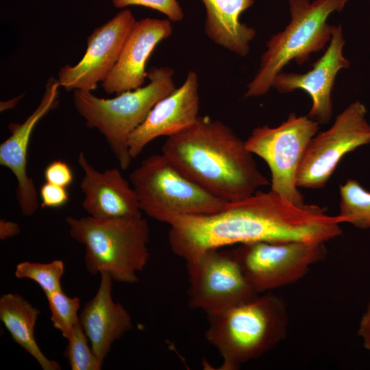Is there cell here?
<instances>
[{
	"label": "cell",
	"mask_w": 370,
	"mask_h": 370,
	"mask_svg": "<svg viewBox=\"0 0 370 370\" xmlns=\"http://www.w3.org/2000/svg\"><path fill=\"white\" fill-rule=\"evenodd\" d=\"M198 86L197 74L189 70L183 84L153 106L145 120L128 137L132 159L136 158L155 138L181 133L197 121Z\"/></svg>",
	"instance_id": "5bb4252c"
},
{
	"label": "cell",
	"mask_w": 370,
	"mask_h": 370,
	"mask_svg": "<svg viewBox=\"0 0 370 370\" xmlns=\"http://www.w3.org/2000/svg\"><path fill=\"white\" fill-rule=\"evenodd\" d=\"M347 1L289 0L290 22L267 41L260 67L247 84L245 97L265 95L275 75L291 61L303 64L312 53L322 50L330 41L335 27L327 23L328 17L334 12H341Z\"/></svg>",
	"instance_id": "8992f818"
},
{
	"label": "cell",
	"mask_w": 370,
	"mask_h": 370,
	"mask_svg": "<svg viewBox=\"0 0 370 370\" xmlns=\"http://www.w3.org/2000/svg\"><path fill=\"white\" fill-rule=\"evenodd\" d=\"M45 296L51 312L52 324L67 340L73 330L80 323L77 314L80 299L77 297H69L62 290Z\"/></svg>",
	"instance_id": "7402d4cb"
},
{
	"label": "cell",
	"mask_w": 370,
	"mask_h": 370,
	"mask_svg": "<svg viewBox=\"0 0 370 370\" xmlns=\"http://www.w3.org/2000/svg\"><path fill=\"white\" fill-rule=\"evenodd\" d=\"M21 230L19 225L16 222L0 220V239L5 240L14 237L20 234Z\"/></svg>",
	"instance_id": "f1b7e54d"
},
{
	"label": "cell",
	"mask_w": 370,
	"mask_h": 370,
	"mask_svg": "<svg viewBox=\"0 0 370 370\" xmlns=\"http://www.w3.org/2000/svg\"><path fill=\"white\" fill-rule=\"evenodd\" d=\"M60 86L58 79L54 77L47 79L37 108L22 123L9 124L11 134L0 145V164L9 169L16 179V197L24 216H32L39 207L34 182L27 172L31 136L39 121L57 106Z\"/></svg>",
	"instance_id": "9a60e30c"
},
{
	"label": "cell",
	"mask_w": 370,
	"mask_h": 370,
	"mask_svg": "<svg viewBox=\"0 0 370 370\" xmlns=\"http://www.w3.org/2000/svg\"><path fill=\"white\" fill-rule=\"evenodd\" d=\"M129 181L141 211L167 224L177 217L217 212L227 203L182 175L162 153L143 160Z\"/></svg>",
	"instance_id": "52a82bcc"
},
{
	"label": "cell",
	"mask_w": 370,
	"mask_h": 370,
	"mask_svg": "<svg viewBox=\"0 0 370 370\" xmlns=\"http://www.w3.org/2000/svg\"><path fill=\"white\" fill-rule=\"evenodd\" d=\"M336 216L314 204H294L270 190L227 202L220 211L181 216L169 225L173 252L186 261L210 249L259 241L324 243L342 233Z\"/></svg>",
	"instance_id": "6da1fadb"
},
{
	"label": "cell",
	"mask_w": 370,
	"mask_h": 370,
	"mask_svg": "<svg viewBox=\"0 0 370 370\" xmlns=\"http://www.w3.org/2000/svg\"><path fill=\"white\" fill-rule=\"evenodd\" d=\"M136 21L132 11L124 8L95 29L88 37L86 51L81 60L60 69L58 79L60 86L66 91L96 89L115 66Z\"/></svg>",
	"instance_id": "7c38bea8"
},
{
	"label": "cell",
	"mask_w": 370,
	"mask_h": 370,
	"mask_svg": "<svg viewBox=\"0 0 370 370\" xmlns=\"http://www.w3.org/2000/svg\"><path fill=\"white\" fill-rule=\"evenodd\" d=\"M186 262L192 308L210 315L258 294L249 284L232 250L210 249Z\"/></svg>",
	"instance_id": "8fae6325"
},
{
	"label": "cell",
	"mask_w": 370,
	"mask_h": 370,
	"mask_svg": "<svg viewBox=\"0 0 370 370\" xmlns=\"http://www.w3.org/2000/svg\"><path fill=\"white\" fill-rule=\"evenodd\" d=\"M345 40L341 25L335 26L330 44L323 55L305 73L280 72L274 77L271 88L280 93L301 89L311 98L312 106L307 115L319 124L325 125L331 119V93L337 73L348 69L349 61L343 54Z\"/></svg>",
	"instance_id": "4fadbf2b"
},
{
	"label": "cell",
	"mask_w": 370,
	"mask_h": 370,
	"mask_svg": "<svg viewBox=\"0 0 370 370\" xmlns=\"http://www.w3.org/2000/svg\"><path fill=\"white\" fill-rule=\"evenodd\" d=\"M44 177L47 182L66 188L73 181V173L67 163L58 160L50 162L46 166Z\"/></svg>",
	"instance_id": "4316f807"
},
{
	"label": "cell",
	"mask_w": 370,
	"mask_h": 370,
	"mask_svg": "<svg viewBox=\"0 0 370 370\" xmlns=\"http://www.w3.org/2000/svg\"><path fill=\"white\" fill-rule=\"evenodd\" d=\"M42 208H56L64 206L69 199L66 188L45 182L40 189Z\"/></svg>",
	"instance_id": "484cf974"
},
{
	"label": "cell",
	"mask_w": 370,
	"mask_h": 370,
	"mask_svg": "<svg viewBox=\"0 0 370 370\" xmlns=\"http://www.w3.org/2000/svg\"><path fill=\"white\" fill-rule=\"evenodd\" d=\"M116 8H126L131 5H140L165 14L172 21H181L184 16L177 0H112Z\"/></svg>",
	"instance_id": "d4e9b609"
},
{
	"label": "cell",
	"mask_w": 370,
	"mask_h": 370,
	"mask_svg": "<svg viewBox=\"0 0 370 370\" xmlns=\"http://www.w3.org/2000/svg\"><path fill=\"white\" fill-rule=\"evenodd\" d=\"M324 243L259 241L232 250L246 280L258 294L301 280L326 254Z\"/></svg>",
	"instance_id": "9c48e42d"
},
{
	"label": "cell",
	"mask_w": 370,
	"mask_h": 370,
	"mask_svg": "<svg viewBox=\"0 0 370 370\" xmlns=\"http://www.w3.org/2000/svg\"><path fill=\"white\" fill-rule=\"evenodd\" d=\"M164 154L190 180L226 201H238L270 184L245 145L227 125L208 116L167 137Z\"/></svg>",
	"instance_id": "7a4b0ae2"
},
{
	"label": "cell",
	"mask_w": 370,
	"mask_h": 370,
	"mask_svg": "<svg viewBox=\"0 0 370 370\" xmlns=\"http://www.w3.org/2000/svg\"><path fill=\"white\" fill-rule=\"evenodd\" d=\"M173 75L171 68L152 67L147 72V85L112 99L100 98L90 91L73 90L77 112L87 127L103 135L121 169H127L132 160L127 145L130 134L160 100L176 89Z\"/></svg>",
	"instance_id": "5b68a950"
},
{
	"label": "cell",
	"mask_w": 370,
	"mask_h": 370,
	"mask_svg": "<svg viewBox=\"0 0 370 370\" xmlns=\"http://www.w3.org/2000/svg\"><path fill=\"white\" fill-rule=\"evenodd\" d=\"M77 162L84 173L79 184L84 194L82 206L89 216L95 219L142 216L136 192L119 169L99 171L82 151Z\"/></svg>",
	"instance_id": "e0dca14e"
},
{
	"label": "cell",
	"mask_w": 370,
	"mask_h": 370,
	"mask_svg": "<svg viewBox=\"0 0 370 370\" xmlns=\"http://www.w3.org/2000/svg\"><path fill=\"white\" fill-rule=\"evenodd\" d=\"M40 310L21 295L5 293L0 297V319L12 340L29 354L43 370H60V365L48 358L36 343L34 328Z\"/></svg>",
	"instance_id": "ffe728a7"
},
{
	"label": "cell",
	"mask_w": 370,
	"mask_h": 370,
	"mask_svg": "<svg viewBox=\"0 0 370 370\" xmlns=\"http://www.w3.org/2000/svg\"><path fill=\"white\" fill-rule=\"evenodd\" d=\"M206 8L204 30L217 45L244 57L256 30L240 21L241 14L254 0H201Z\"/></svg>",
	"instance_id": "d6986e66"
},
{
	"label": "cell",
	"mask_w": 370,
	"mask_h": 370,
	"mask_svg": "<svg viewBox=\"0 0 370 370\" xmlns=\"http://www.w3.org/2000/svg\"><path fill=\"white\" fill-rule=\"evenodd\" d=\"M72 238L85 247L91 275L108 273L113 281L133 284L149 259V227L140 217L65 218Z\"/></svg>",
	"instance_id": "277c9868"
},
{
	"label": "cell",
	"mask_w": 370,
	"mask_h": 370,
	"mask_svg": "<svg viewBox=\"0 0 370 370\" xmlns=\"http://www.w3.org/2000/svg\"><path fill=\"white\" fill-rule=\"evenodd\" d=\"M358 334L362 341L364 347L370 352V302L360 318Z\"/></svg>",
	"instance_id": "83f0119b"
},
{
	"label": "cell",
	"mask_w": 370,
	"mask_h": 370,
	"mask_svg": "<svg viewBox=\"0 0 370 370\" xmlns=\"http://www.w3.org/2000/svg\"><path fill=\"white\" fill-rule=\"evenodd\" d=\"M339 193L338 222L348 223L361 230L370 228V192L356 180L349 179L340 185Z\"/></svg>",
	"instance_id": "44dd1931"
},
{
	"label": "cell",
	"mask_w": 370,
	"mask_h": 370,
	"mask_svg": "<svg viewBox=\"0 0 370 370\" xmlns=\"http://www.w3.org/2000/svg\"><path fill=\"white\" fill-rule=\"evenodd\" d=\"M64 273V264L60 260L49 263L22 262L16 265L14 271L17 278H27L35 282L45 295L62 290L60 280Z\"/></svg>",
	"instance_id": "603a6c76"
},
{
	"label": "cell",
	"mask_w": 370,
	"mask_h": 370,
	"mask_svg": "<svg viewBox=\"0 0 370 370\" xmlns=\"http://www.w3.org/2000/svg\"><path fill=\"white\" fill-rule=\"evenodd\" d=\"M207 341L223 359L221 370H236L284 339L288 325L284 301L269 292L208 315Z\"/></svg>",
	"instance_id": "3957f363"
},
{
	"label": "cell",
	"mask_w": 370,
	"mask_h": 370,
	"mask_svg": "<svg viewBox=\"0 0 370 370\" xmlns=\"http://www.w3.org/2000/svg\"><path fill=\"white\" fill-rule=\"evenodd\" d=\"M173 32L169 19L144 18L134 23L115 66L102 82L108 94L121 92L141 87L147 73L149 57L156 45Z\"/></svg>",
	"instance_id": "2e32d148"
},
{
	"label": "cell",
	"mask_w": 370,
	"mask_h": 370,
	"mask_svg": "<svg viewBox=\"0 0 370 370\" xmlns=\"http://www.w3.org/2000/svg\"><path fill=\"white\" fill-rule=\"evenodd\" d=\"M100 275L98 290L84 304L79 319L92 351L103 363L113 343L130 330L133 325L127 310L112 299V278L107 273Z\"/></svg>",
	"instance_id": "ac0fdd59"
},
{
	"label": "cell",
	"mask_w": 370,
	"mask_h": 370,
	"mask_svg": "<svg viewBox=\"0 0 370 370\" xmlns=\"http://www.w3.org/2000/svg\"><path fill=\"white\" fill-rule=\"evenodd\" d=\"M366 114L365 106L354 101L337 115L329 129L312 138L297 173L298 188L325 186L347 153L370 143V124Z\"/></svg>",
	"instance_id": "30bf717a"
},
{
	"label": "cell",
	"mask_w": 370,
	"mask_h": 370,
	"mask_svg": "<svg viewBox=\"0 0 370 370\" xmlns=\"http://www.w3.org/2000/svg\"><path fill=\"white\" fill-rule=\"evenodd\" d=\"M23 94L14 97L11 99L0 103V111L3 112L7 110L12 109L18 104L20 100L23 98Z\"/></svg>",
	"instance_id": "f546056e"
},
{
	"label": "cell",
	"mask_w": 370,
	"mask_h": 370,
	"mask_svg": "<svg viewBox=\"0 0 370 370\" xmlns=\"http://www.w3.org/2000/svg\"><path fill=\"white\" fill-rule=\"evenodd\" d=\"M64 354L72 370H100L103 363L95 356L79 323L67 339Z\"/></svg>",
	"instance_id": "cb8c5ba5"
},
{
	"label": "cell",
	"mask_w": 370,
	"mask_h": 370,
	"mask_svg": "<svg viewBox=\"0 0 370 370\" xmlns=\"http://www.w3.org/2000/svg\"><path fill=\"white\" fill-rule=\"evenodd\" d=\"M319 129V123L314 119L291 113L278 127H256L245 141L247 149L268 165L271 190L298 206L305 203L297 186V173L304 151Z\"/></svg>",
	"instance_id": "ba28073f"
}]
</instances>
